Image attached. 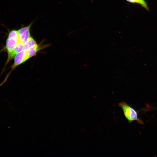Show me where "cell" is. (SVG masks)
<instances>
[{
    "mask_svg": "<svg viewBox=\"0 0 157 157\" xmlns=\"http://www.w3.org/2000/svg\"><path fill=\"white\" fill-rule=\"evenodd\" d=\"M118 105L129 124L131 123L133 121H136L139 124H144L143 121L138 117V111L125 102L122 101L119 103Z\"/></svg>",
    "mask_w": 157,
    "mask_h": 157,
    "instance_id": "6da1fadb",
    "label": "cell"
},
{
    "mask_svg": "<svg viewBox=\"0 0 157 157\" xmlns=\"http://www.w3.org/2000/svg\"><path fill=\"white\" fill-rule=\"evenodd\" d=\"M19 41L18 31L12 30L10 31L6 42L5 49L7 51L8 54L13 50Z\"/></svg>",
    "mask_w": 157,
    "mask_h": 157,
    "instance_id": "7a4b0ae2",
    "label": "cell"
},
{
    "mask_svg": "<svg viewBox=\"0 0 157 157\" xmlns=\"http://www.w3.org/2000/svg\"><path fill=\"white\" fill-rule=\"evenodd\" d=\"M33 23L28 25L21 28L18 31L19 40L24 44L31 37L30 35V28Z\"/></svg>",
    "mask_w": 157,
    "mask_h": 157,
    "instance_id": "3957f363",
    "label": "cell"
},
{
    "mask_svg": "<svg viewBox=\"0 0 157 157\" xmlns=\"http://www.w3.org/2000/svg\"><path fill=\"white\" fill-rule=\"evenodd\" d=\"M28 59L26 51L24 49L17 53L15 56L14 63L11 67V71L16 67L24 63Z\"/></svg>",
    "mask_w": 157,
    "mask_h": 157,
    "instance_id": "277c9868",
    "label": "cell"
},
{
    "mask_svg": "<svg viewBox=\"0 0 157 157\" xmlns=\"http://www.w3.org/2000/svg\"><path fill=\"white\" fill-rule=\"evenodd\" d=\"M24 44L20 41L15 46L13 50L8 54V58L6 64L12 59L18 53L24 49Z\"/></svg>",
    "mask_w": 157,
    "mask_h": 157,
    "instance_id": "5b68a950",
    "label": "cell"
},
{
    "mask_svg": "<svg viewBox=\"0 0 157 157\" xmlns=\"http://www.w3.org/2000/svg\"><path fill=\"white\" fill-rule=\"evenodd\" d=\"M40 48L37 44L26 51L28 58H29L35 56L39 50Z\"/></svg>",
    "mask_w": 157,
    "mask_h": 157,
    "instance_id": "8992f818",
    "label": "cell"
},
{
    "mask_svg": "<svg viewBox=\"0 0 157 157\" xmlns=\"http://www.w3.org/2000/svg\"><path fill=\"white\" fill-rule=\"evenodd\" d=\"M36 44V41L31 37L24 44V50L26 51Z\"/></svg>",
    "mask_w": 157,
    "mask_h": 157,
    "instance_id": "52a82bcc",
    "label": "cell"
},
{
    "mask_svg": "<svg viewBox=\"0 0 157 157\" xmlns=\"http://www.w3.org/2000/svg\"><path fill=\"white\" fill-rule=\"evenodd\" d=\"M127 1L131 3L138 4L142 7L145 8L147 10L149 9L147 2L144 0H126Z\"/></svg>",
    "mask_w": 157,
    "mask_h": 157,
    "instance_id": "ba28073f",
    "label": "cell"
}]
</instances>
